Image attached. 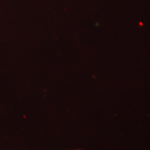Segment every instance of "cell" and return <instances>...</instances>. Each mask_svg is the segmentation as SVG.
Here are the masks:
<instances>
[{
    "label": "cell",
    "mask_w": 150,
    "mask_h": 150,
    "mask_svg": "<svg viewBox=\"0 0 150 150\" xmlns=\"http://www.w3.org/2000/svg\"><path fill=\"white\" fill-rule=\"evenodd\" d=\"M84 150L82 149H73V150Z\"/></svg>",
    "instance_id": "6da1fadb"
}]
</instances>
